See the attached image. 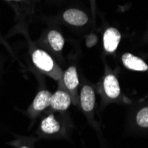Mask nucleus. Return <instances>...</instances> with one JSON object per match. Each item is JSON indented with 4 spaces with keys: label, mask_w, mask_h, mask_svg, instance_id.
<instances>
[{
    "label": "nucleus",
    "mask_w": 148,
    "mask_h": 148,
    "mask_svg": "<svg viewBox=\"0 0 148 148\" xmlns=\"http://www.w3.org/2000/svg\"><path fill=\"white\" fill-rule=\"evenodd\" d=\"M71 104L70 96L63 90H58L51 97V106L57 110H66Z\"/></svg>",
    "instance_id": "7ed1b4c3"
},
{
    "label": "nucleus",
    "mask_w": 148,
    "mask_h": 148,
    "mask_svg": "<svg viewBox=\"0 0 148 148\" xmlns=\"http://www.w3.org/2000/svg\"><path fill=\"white\" fill-rule=\"evenodd\" d=\"M123 63L127 69L134 71H146L147 64L140 58L132 55L131 53H125L123 56Z\"/></svg>",
    "instance_id": "20e7f679"
},
{
    "label": "nucleus",
    "mask_w": 148,
    "mask_h": 148,
    "mask_svg": "<svg viewBox=\"0 0 148 148\" xmlns=\"http://www.w3.org/2000/svg\"><path fill=\"white\" fill-rule=\"evenodd\" d=\"M81 105L83 109L86 112H90L94 108L95 105V93L90 86H84L81 91Z\"/></svg>",
    "instance_id": "423d86ee"
},
{
    "label": "nucleus",
    "mask_w": 148,
    "mask_h": 148,
    "mask_svg": "<svg viewBox=\"0 0 148 148\" xmlns=\"http://www.w3.org/2000/svg\"><path fill=\"white\" fill-rule=\"evenodd\" d=\"M41 128L45 133L53 134V133H56L60 130V125L58 121L55 120L54 116L51 114V115H49L48 117H46L43 121L42 124H41Z\"/></svg>",
    "instance_id": "9d476101"
},
{
    "label": "nucleus",
    "mask_w": 148,
    "mask_h": 148,
    "mask_svg": "<svg viewBox=\"0 0 148 148\" xmlns=\"http://www.w3.org/2000/svg\"><path fill=\"white\" fill-rule=\"evenodd\" d=\"M33 61L38 66L40 69L45 72H50L52 70L54 63L52 59L47 54V53L42 50H37L33 53Z\"/></svg>",
    "instance_id": "f03ea898"
},
{
    "label": "nucleus",
    "mask_w": 148,
    "mask_h": 148,
    "mask_svg": "<svg viewBox=\"0 0 148 148\" xmlns=\"http://www.w3.org/2000/svg\"><path fill=\"white\" fill-rule=\"evenodd\" d=\"M48 40L51 46L55 51H60L64 46V38L57 31L51 30L48 34Z\"/></svg>",
    "instance_id": "9b49d317"
},
{
    "label": "nucleus",
    "mask_w": 148,
    "mask_h": 148,
    "mask_svg": "<svg viewBox=\"0 0 148 148\" xmlns=\"http://www.w3.org/2000/svg\"><path fill=\"white\" fill-rule=\"evenodd\" d=\"M97 36L95 35H90L88 37H87V40H86V44H87V46L88 47H91L93 46L97 43Z\"/></svg>",
    "instance_id": "ddd939ff"
},
{
    "label": "nucleus",
    "mask_w": 148,
    "mask_h": 148,
    "mask_svg": "<svg viewBox=\"0 0 148 148\" xmlns=\"http://www.w3.org/2000/svg\"><path fill=\"white\" fill-rule=\"evenodd\" d=\"M51 94L48 90L40 91L33 101V107L37 111L44 110L51 105Z\"/></svg>",
    "instance_id": "6e6552de"
},
{
    "label": "nucleus",
    "mask_w": 148,
    "mask_h": 148,
    "mask_svg": "<svg viewBox=\"0 0 148 148\" xmlns=\"http://www.w3.org/2000/svg\"><path fill=\"white\" fill-rule=\"evenodd\" d=\"M64 84L69 90H75L78 86L79 80L75 66H70L66 70L64 74Z\"/></svg>",
    "instance_id": "1a4fd4ad"
},
{
    "label": "nucleus",
    "mask_w": 148,
    "mask_h": 148,
    "mask_svg": "<svg viewBox=\"0 0 148 148\" xmlns=\"http://www.w3.org/2000/svg\"><path fill=\"white\" fill-rule=\"evenodd\" d=\"M64 20L72 25L82 26L88 21V17L85 13L77 9H69L63 14Z\"/></svg>",
    "instance_id": "39448f33"
},
{
    "label": "nucleus",
    "mask_w": 148,
    "mask_h": 148,
    "mask_svg": "<svg viewBox=\"0 0 148 148\" xmlns=\"http://www.w3.org/2000/svg\"><path fill=\"white\" fill-rule=\"evenodd\" d=\"M104 47L106 51L113 52L114 51L121 41V34L114 28L107 29L104 34Z\"/></svg>",
    "instance_id": "f257e3e1"
},
{
    "label": "nucleus",
    "mask_w": 148,
    "mask_h": 148,
    "mask_svg": "<svg viewBox=\"0 0 148 148\" xmlns=\"http://www.w3.org/2000/svg\"><path fill=\"white\" fill-rule=\"evenodd\" d=\"M21 148H29V147H27V146H23V147H21Z\"/></svg>",
    "instance_id": "4468645a"
},
{
    "label": "nucleus",
    "mask_w": 148,
    "mask_h": 148,
    "mask_svg": "<svg viewBox=\"0 0 148 148\" xmlns=\"http://www.w3.org/2000/svg\"><path fill=\"white\" fill-rule=\"evenodd\" d=\"M137 123L140 127H148V107H144L138 113Z\"/></svg>",
    "instance_id": "f8f14e48"
},
{
    "label": "nucleus",
    "mask_w": 148,
    "mask_h": 148,
    "mask_svg": "<svg viewBox=\"0 0 148 148\" xmlns=\"http://www.w3.org/2000/svg\"><path fill=\"white\" fill-rule=\"evenodd\" d=\"M104 89L106 95L111 99H115L119 96L121 89L118 80L114 75L106 76L104 80Z\"/></svg>",
    "instance_id": "0eeeda50"
}]
</instances>
